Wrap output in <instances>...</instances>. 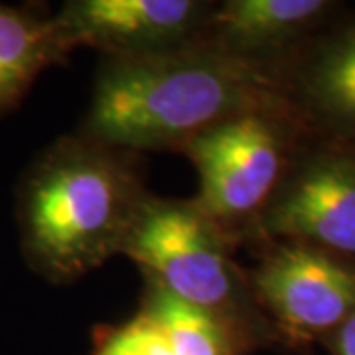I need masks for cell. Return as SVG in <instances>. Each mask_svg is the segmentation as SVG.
<instances>
[{
  "mask_svg": "<svg viewBox=\"0 0 355 355\" xmlns=\"http://www.w3.org/2000/svg\"><path fill=\"white\" fill-rule=\"evenodd\" d=\"M253 352L207 312L182 302L144 277L140 310L93 331L91 355H251Z\"/></svg>",
  "mask_w": 355,
  "mask_h": 355,
  "instance_id": "ba28073f",
  "label": "cell"
},
{
  "mask_svg": "<svg viewBox=\"0 0 355 355\" xmlns=\"http://www.w3.org/2000/svg\"><path fill=\"white\" fill-rule=\"evenodd\" d=\"M328 6L322 0H229L214 6L203 42L265 65L272 51L304 32Z\"/></svg>",
  "mask_w": 355,
  "mask_h": 355,
  "instance_id": "9c48e42d",
  "label": "cell"
},
{
  "mask_svg": "<svg viewBox=\"0 0 355 355\" xmlns=\"http://www.w3.org/2000/svg\"><path fill=\"white\" fill-rule=\"evenodd\" d=\"M235 241L196 200L148 196L121 253L182 302L227 326L251 352L279 340L235 263Z\"/></svg>",
  "mask_w": 355,
  "mask_h": 355,
  "instance_id": "3957f363",
  "label": "cell"
},
{
  "mask_svg": "<svg viewBox=\"0 0 355 355\" xmlns=\"http://www.w3.org/2000/svg\"><path fill=\"white\" fill-rule=\"evenodd\" d=\"M247 279L277 336L291 343L334 331L355 312L354 268L306 243L275 247Z\"/></svg>",
  "mask_w": 355,
  "mask_h": 355,
  "instance_id": "5b68a950",
  "label": "cell"
},
{
  "mask_svg": "<svg viewBox=\"0 0 355 355\" xmlns=\"http://www.w3.org/2000/svg\"><path fill=\"white\" fill-rule=\"evenodd\" d=\"M253 231L355 254V160L322 156L282 180Z\"/></svg>",
  "mask_w": 355,
  "mask_h": 355,
  "instance_id": "52a82bcc",
  "label": "cell"
},
{
  "mask_svg": "<svg viewBox=\"0 0 355 355\" xmlns=\"http://www.w3.org/2000/svg\"><path fill=\"white\" fill-rule=\"evenodd\" d=\"M284 135L272 107L223 121L178 150L200 176L196 203L235 243L249 237L284 180Z\"/></svg>",
  "mask_w": 355,
  "mask_h": 355,
  "instance_id": "277c9868",
  "label": "cell"
},
{
  "mask_svg": "<svg viewBox=\"0 0 355 355\" xmlns=\"http://www.w3.org/2000/svg\"><path fill=\"white\" fill-rule=\"evenodd\" d=\"M69 51L55 16L0 4V114L14 109L40 73Z\"/></svg>",
  "mask_w": 355,
  "mask_h": 355,
  "instance_id": "30bf717a",
  "label": "cell"
},
{
  "mask_svg": "<svg viewBox=\"0 0 355 355\" xmlns=\"http://www.w3.org/2000/svg\"><path fill=\"white\" fill-rule=\"evenodd\" d=\"M306 89L328 116L355 127V26L320 51Z\"/></svg>",
  "mask_w": 355,
  "mask_h": 355,
  "instance_id": "8fae6325",
  "label": "cell"
},
{
  "mask_svg": "<svg viewBox=\"0 0 355 355\" xmlns=\"http://www.w3.org/2000/svg\"><path fill=\"white\" fill-rule=\"evenodd\" d=\"M272 107L275 83L265 65L198 42L105 58L83 135L127 153L180 150L223 121Z\"/></svg>",
  "mask_w": 355,
  "mask_h": 355,
  "instance_id": "6da1fadb",
  "label": "cell"
},
{
  "mask_svg": "<svg viewBox=\"0 0 355 355\" xmlns=\"http://www.w3.org/2000/svg\"><path fill=\"white\" fill-rule=\"evenodd\" d=\"M214 10L196 0H73L55 14L69 50L148 55L203 42Z\"/></svg>",
  "mask_w": 355,
  "mask_h": 355,
  "instance_id": "8992f818",
  "label": "cell"
},
{
  "mask_svg": "<svg viewBox=\"0 0 355 355\" xmlns=\"http://www.w3.org/2000/svg\"><path fill=\"white\" fill-rule=\"evenodd\" d=\"M144 198L135 153L83 132L60 139L18 188L26 263L55 284L85 277L123 251Z\"/></svg>",
  "mask_w": 355,
  "mask_h": 355,
  "instance_id": "7a4b0ae2",
  "label": "cell"
},
{
  "mask_svg": "<svg viewBox=\"0 0 355 355\" xmlns=\"http://www.w3.org/2000/svg\"><path fill=\"white\" fill-rule=\"evenodd\" d=\"M334 355H355V312L331 331Z\"/></svg>",
  "mask_w": 355,
  "mask_h": 355,
  "instance_id": "7c38bea8",
  "label": "cell"
}]
</instances>
